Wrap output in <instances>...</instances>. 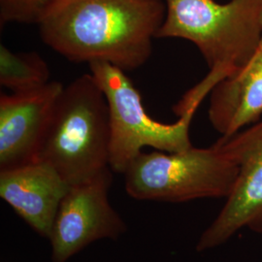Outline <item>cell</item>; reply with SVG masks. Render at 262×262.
<instances>
[{
  "mask_svg": "<svg viewBox=\"0 0 262 262\" xmlns=\"http://www.w3.org/2000/svg\"><path fill=\"white\" fill-rule=\"evenodd\" d=\"M109 106L92 73L76 78L59 95L37 160L71 187L110 168Z\"/></svg>",
  "mask_w": 262,
  "mask_h": 262,
  "instance_id": "7a4b0ae2",
  "label": "cell"
},
{
  "mask_svg": "<svg viewBox=\"0 0 262 262\" xmlns=\"http://www.w3.org/2000/svg\"><path fill=\"white\" fill-rule=\"evenodd\" d=\"M210 94L209 120L223 138L257 122L262 115V50L248 66L225 76Z\"/></svg>",
  "mask_w": 262,
  "mask_h": 262,
  "instance_id": "30bf717a",
  "label": "cell"
},
{
  "mask_svg": "<svg viewBox=\"0 0 262 262\" xmlns=\"http://www.w3.org/2000/svg\"><path fill=\"white\" fill-rule=\"evenodd\" d=\"M51 71L37 52L15 53L0 45V84L13 94L29 93L49 84Z\"/></svg>",
  "mask_w": 262,
  "mask_h": 262,
  "instance_id": "8fae6325",
  "label": "cell"
},
{
  "mask_svg": "<svg viewBox=\"0 0 262 262\" xmlns=\"http://www.w3.org/2000/svg\"><path fill=\"white\" fill-rule=\"evenodd\" d=\"M56 0H0V24H37Z\"/></svg>",
  "mask_w": 262,
  "mask_h": 262,
  "instance_id": "7c38bea8",
  "label": "cell"
},
{
  "mask_svg": "<svg viewBox=\"0 0 262 262\" xmlns=\"http://www.w3.org/2000/svg\"><path fill=\"white\" fill-rule=\"evenodd\" d=\"M63 84L51 81L29 93L0 96V170L34 162Z\"/></svg>",
  "mask_w": 262,
  "mask_h": 262,
  "instance_id": "ba28073f",
  "label": "cell"
},
{
  "mask_svg": "<svg viewBox=\"0 0 262 262\" xmlns=\"http://www.w3.org/2000/svg\"><path fill=\"white\" fill-rule=\"evenodd\" d=\"M157 38L191 42L210 70L248 66L262 41V0H164Z\"/></svg>",
  "mask_w": 262,
  "mask_h": 262,
  "instance_id": "3957f363",
  "label": "cell"
},
{
  "mask_svg": "<svg viewBox=\"0 0 262 262\" xmlns=\"http://www.w3.org/2000/svg\"><path fill=\"white\" fill-rule=\"evenodd\" d=\"M166 13L164 0H56L39 20L48 47L72 62L144 66Z\"/></svg>",
  "mask_w": 262,
  "mask_h": 262,
  "instance_id": "6da1fadb",
  "label": "cell"
},
{
  "mask_svg": "<svg viewBox=\"0 0 262 262\" xmlns=\"http://www.w3.org/2000/svg\"><path fill=\"white\" fill-rule=\"evenodd\" d=\"M216 143L234 160L238 176L225 206L200 236L199 253L225 244L243 228L262 233V121Z\"/></svg>",
  "mask_w": 262,
  "mask_h": 262,
  "instance_id": "52a82bcc",
  "label": "cell"
},
{
  "mask_svg": "<svg viewBox=\"0 0 262 262\" xmlns=\"http://www.w3.org/2000/svg\"><path fill=\"white\" fill-rule=\"evenodd\" d=\"M69 188L56 169L41 160L0 170V197L45 238Z\"/></svg>",
  "mask_w": 262,
  "mask_h": 262,
  "instance_id": "9c48e42d",
  "label": "cell"
},
{
  "mask_svg": "<svg viewBox=\"0 0 262 262\" xmlns=\"http://www.w3.org/2000/svg\"><path fill=\"white\" fill-rule=\"evenodd\" d=\"M91 73L106 96L111 126L110 168L123 174L146 147L178 152L192 147L189 128L203 98L185 94L173 108L180 117L173 123L159 122L149 116L139 91L125 72L106 62L90 64Z\"/></svg>",
  "mask_w": 262,
  "mask_h": 262,
  "instance_id": "277c9868",
  "label": "cell"
},
{
  "mask_svg": "<svg viewBox=\"0 0 262 262\" xmlns=\"http://www.w3.org/2000/svg\"><path fill=\"white\" fill-rule=\"evenodd\" d=\"M112 169L71 186L58 208L49 236L53 262H67L89 245L117 240L127 225L109 201Z\"/></svg>",
  "mask_w": 262,
  "mask_h": 262,
  "instance_id": "8992f818",
  "label": "cell"
},
{
  "mask_svg": "<svg viewBox=\"0 0 262 262\" xmlns=\"http://www.w3.org/2000/svg\"><path fill=\"white\" fill-rule=\"evenodd\" d=\"M259 50H262V41H261V44H260V48H259Z\"/></svg>",
  "mask_w": 262,
  "mask_h": 262,
  "instance_id": "4fadbf2b",
  "label": "cell"
},
{
  "mask_svg": "<svg viewBox=\"0 0 262 262\" xmlns=\"http://www.w3.org/2000/svg\"><path fill=\"white\" fill-rule=\"evenodd\" d=\"M125 190L137 200L186 202L227 198L238 176L234 160L215 143L178 152L142 151L123 173Z\"/></svg>",
  "mask_w": 262,
  "mask_h": 262,
  "instance_id": "5b68a950",
  "label": "cell"
}]
</instances>
